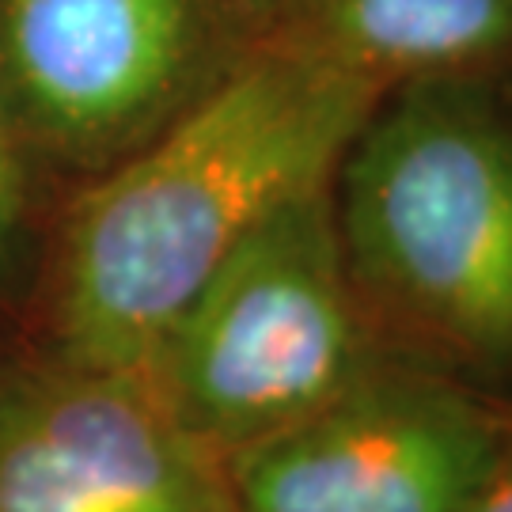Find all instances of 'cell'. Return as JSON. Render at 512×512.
Segmentation results:
<instances>
[{"mask_svg":"<svg viewBox=\"0 0 512 512\" xmlns=\"http://www.w3.org/2000/svg\"><path fill=\"white\" fill-rule=\"evenodd\" d=\"M372 84L262 42L145 152L88 190L61 270V346L145 372L164 330L274 209L334 179Z\"/></svg>","mask_w":512,"mask_h":512,"instance_id":"cell-1","label":"cell"},{"mask_svg":"<svg viewBox=\"0 0 512 512\" xmlns=\"http://www.w3.org/2000/svg\"><path fill=\"white\" fill-rule=\"evenodd\" d=\"M330 194L376 338L486 395L512 387V103L497 76L380 95Z\"/></svg>","mask_w":512,"mask_h":512,"instance_id":"cell-2","label":"cell"},{"mask_svg":"<svg viewBox=\"0 0 512 512\" xmlns=\"http://www.w3.org/2000/svg\"><path fill=\"white\" fill-rule=\"evenodd\" d=\"M330 183L239 239L145 365L167 410L224 463L311 418L384 361L342 255Z\"/></svg>","mask_w":512,"mask_h":512,"instance_id":"cell-3","label":"cell"},{"mask_svg":"<svg viewBox=\"0 0 512 512\" xmlns=\"http://www.w3.org/2000/svg\"><path fill=\"white\" fill-rule=\"evenodd\" d=\"M512 414L437 368L384 357L334 403L228 459L239 512H459Z\"/></svg>","mask_w":512,"mask_h":512,"instance_id":"cell-4","label":"cell"},{"mask_svg":"<svg viewBox=\"0 0 512 512\" xmlns=\"http://www.w3.org/2000/svg\"><path fill=\"white\" fill-rule=\"evenodd\" d=\"M0 512H239L228 463L145 372L61 357L0 380Z\"/></svg>","mask_w":512,"mask_h":512,"instance_id":"cell-5","label":"cell"},{"mask_svg":"<svg viewBox=\"0 0 512 512\" xmlns=\"http://www.w3.org/2000/svg\"><path fill=\"white\" fill-rule=\"evenodd\" d=\"M194 54V0H0L8 84L65 145H107L148 122Z\"/></svg>","mask_w":512,"mask_h":512,"instance_id":"cell-6","label":"cell"},{"mask_svg":"<svg viewBox=\"0 0 512 512\" xmlns=\"http://www.w3.org/2000/svg\"><path fill=\"white\" fill-rule=\"evenodd\" d=\"M391 92L512 65V0H266V38Z\"/></svg>","mask_w":512,"mask_h":512,"instance_id":"cell-7","label":"cell"},{"mask_svg":"<svg viewBox=\"0 0 512 512\" xmlns=\"http://www.w3.org/2000/svg\"><path fill=\"white\" fill-rule=\"evenodd\" d=\"M459 512H512V429L490 475L478 482V490L463 501Z\"/></svg>","mask_w":512,"mask_h":512,"instance_id":"cell-8","label":"cell"},{"mask_svg":"<svg viewBox=\"0 0 512 512\" xmlns=\"http://www.w3.org/2000/svg\"><path fill=\"white\" fill-rule=\"evenodd\" d=\"M19 205H23V194H19V167L16 156H12V145L4 137V126H0V255L4 247L12 243L19 224Z\"/></svg>","mask_w":512,"mask_h":512,"instance_id":"cell-9","label":"cell"}]
</instances>
